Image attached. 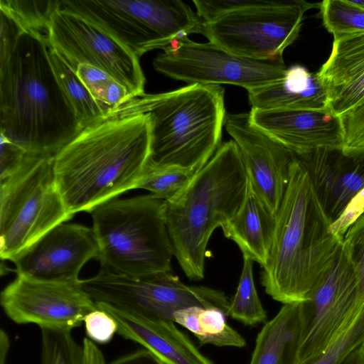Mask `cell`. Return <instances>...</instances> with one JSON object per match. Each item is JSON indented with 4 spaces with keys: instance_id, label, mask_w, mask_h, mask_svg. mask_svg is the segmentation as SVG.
I'll list each match as a JSON object with an SVG mask.
<instances>
[{
    "instance_id": "1f68e13d",
    "label": "cell",
    "mask_w": 364,
    "mask_h": 364,
    "mask_svg": "<svg viewBox=\"0 0 364 364\" xmlns=\"http://www.w3.org/2000/svg\"><path fill=\"white\" fill-rule=\"evenodd\" d=\"M364 343V303L358 313L335 340L309 364H341Z\"/></svg>"
},
{
    "instance_id": "8fae6325",
    "label": "cell",
    "mask_w": 364,
    "mask_h": 364,
    "mask_svg": "<svg viewBox=\"0 0 364 364\" xmlns=\"http://www.w3.org/2000/svg\"><path fill=\"white\" fill-rule=\"evenodd\" d=\"M153 61L154 69L188 85L230 84L247 91L282 79L283 58L257 60L241 57L212 43L183 36L164 48Z\"/></svg>"
},
{
    "instance_id": "f1b7e54d",
    "label": "cell",
    "mask_w": 364,
    "mask_h": 364,
    "mask_svg": "<svg viewBox=\"0 0 364 364\" xmlns=\"http://www.w3.org/2000/svg\"><path fill=\"white\" fill-rule=\"evenodd\" d=\"M198 172L176 168L145 166L136 188L149 191L163 200H168L181 191Z\"/></svg>"
},
{
    "instance_id": "8992f818",
    "label": "cell",
    "mask_w": 364,
    "mask_h": 364,
    "mask_svg": "<svg viewBox=\"0 0 364 364\" xmlns=\"http://www.w3.org/2000/svg\"><path fill=\"white\" fill-rule=\"evenodd\" d=\"M90 214L101 269L131 277L171 271L165 200L151 194L115 198Z\"/></svg>"
},
{
    "instance_id": "cb8c5ba5",
    "label": "cell",
    "mask_w": 364,
    "mask_h": 364,
    "mask_svg": "<svg viewBox=\"0 0 364 364\" xmlns=\"http://www.w3.org/2000/svg\"><path fill=\"white\" fill-rule=\"evenodd\" d=\"M227 316L217 308L192 306L176 311L173 321L192 332L200 346L244 347L245 339L227 324Z\"/></svg>"
},
{
    "instance_id": "7402d4cb",
    "label": "cell",
    "mask_w": 364,
    "mask_h": 364,
    "mask_svg": "<svg viewBox=\"0 0 364 364\" xmlns=\"http://www.w3.org/2000/svg\"><path fill=\"white\" fill-rule=\"evenodd\" d=\"M276 225L274 215L253 191L249 181L245 200L236 215L221 228L242 255L264 267L269 258Z\"/></svg>"
},
{
    "instance_id": "3957f363",
    "label": "cell",
    "mask_w": 364,
    "mask_h": 364,
    "mask_svg": "<svg viewBox=\"0 0 364 364\" xmlns=\"http://www.w3.org/2000/svg\"><path fill=\"white\" fill-rule=\"evenodd\" d=\"M331 225L294 154L276 213L272 248L260 273L261 284L273 299L284 304L304 301L328 270L343 240L332 233Z\"/></svg>"
},
{
    "instance_id": "9c48e42d",
    "label": "cell",
    "mask_w": 364,
    "mask_h": 364,
    "mask_svg": "<svg viewBox=\"0 0 364 364\" xmlns=\"http://www.w3.org/2000/svg\"><path fill=\"white\" fill-rule=\"evenodd\" d=\"M318 7L302 0H250L243 8L203 21L200 34L241 57L282 58L297 38L305 12Z\"/></svg>"
},
{
    "instance_id": "5b68a950",
    "label": "cell",
    "mask_w": 364,
    "mask_h": 364,
    "mask_svg": "<svg viewBox=\"0 0 364 364\" xmlns=\"http://www.w3.org/2000/svg\"><path fill=\"white\" fill-rule=\"evenodd\" d=\"M225 90L218 85H188L133 98L109 117L147 114L149 156L146 165L198 172L221 146Z\"/></svg>"
},
{
    "instance_id": "d590c367",
    "label": "cell",
    "mask_w": 364,
    "mask_h": 364,
    "mask_svg": "<svg viewBox=\"0 0 364 364\" xmlns=\"http://www.w3.org/2000/svg\"><path fill=\"white\" fill-rule=\"evenodd\" d=\"M28 154L23 148L1 135L0 181L14 173Z\"/></svg>"
},
{
    "instance_id": "836d02e7",
    "label": "cell",
    "mask_w": 364,
    "mask_h": 364,
    "mask_svg": "<svg viewBox=\"0 0 364 364\" xmlns=\"http://www.w3.org/2000/svg\"><path fill=\"white\" fill-rule=\"evenodd\" d=\"M339 118L343 130V152H364V100Z\"/></svg>"
},
{
    "instance_id": "4316f807",
    "label": "cell",
    "mask_w": 364,
    "mask_h": 364,
    "mask_svg": "<svg viewBox=\"0 0 364 364\" xmlns=\"http://www.w3.org/2000/svg\"><path fill=\"white\" fill-rule=\"evenodd\" d=\"M253 260L243 256V267L236 292L231 300L228 316L246 326H255L267 319L257 294L252 274Z\"/></svg>"
},
{
    "instance_id": "52a82bcc",
    "label": "cell",
    "mask_w": 364,
    "mask_h": 364,
    "mask_svg": "<svg viewBox=\"0 0 364 364\" xmlns=\"http://www.w3.org/2000/svg\"><path fill=\"white\" fill-rule=\"evenodd\" d=\"M53 157L28 154L0 181V256L11 260L55 226L69 220L58 190Z\"/></svg>"
},
{
    "instance_id": "d6a6232c",
    "label": "cell",
    "mask_w": 364,
    "mask_h": 364,
    "mask_svg": "<svg viewBox=\"0 0 364 364\" xmlns=\"http://www.w3.org/2000/svg\"><path fill=\"white\" fill-rule=\"evenodd\" d=\"M343 249L355 274L358 298L364 303V214L347 230L343 237Z\"/></svg>"
},
{
    "instance_id": "f546056e",
    "label": "cell",
    "mask_w": 364,
    "mask_h": 364,
    "mask_svg": "<svg viewBox=\"0 0 364 364\" xmlns=\"http://www.w3.org/2000/svg\"><path fill=\"white\" fill-rule=\"evenodd\" d=\"M41 364H85L84 349L70 331L41 328Z\"/></svg>"
},
{
    "instance_id": "e0dca14e",
    "label": "cell",
    "mask_w": 364,
    "mask_h": 364,
    "mask_svg": "<svg viewBox=\"0 0 364 364\" xmlns=\"http://www.w3.org/2000/svg\"><path fill=\"white\" fill-rule=\"evenodd\" d=\"M296 155L327 218L335 222L364 187V152L320 149Z\"/></svg>"
},
{
    "instance_id": "2e32d148",
    "label": "cell",
    "mask_w": 364,
    "mask_h": 364,
    "mask_svg": "<svg viewBox=\"0 0 364 364\" xmlns=\"http://www.w3.org/2000/svg\"><path fill=\"white\" fill-rule=\"evenodd\" d=\"M225 127L240 151L251 188L276 215L294 153L253 124L250 112L227 114Z\"/></svg>"
},
{
    "instance_id": "83f0119b",
    "label": "cell",
    "mask_w": 364,
    "mask_h": 364,
    "mask_svg": "<svg viewBox=\"0 0 364 364\" xmlns=\"http://www.w3.org/2000/svg\"><path fill=\"white\" fill-rule=\"evenodd\" d=\"M60 4L61 1L0 0V11L14 18L23 30L47 36L51 18Z\"/></svg>"
},
{
    "instance_id": "ac0fdd59",
    "label": "cell",
    "mask_w": 364,
    "mask_h": 364,
    "mask_svg": "<svg viewBox=\"0 0 364 364\" xmlns=\"http://www.w3.org/2000/svg\"><path fill=\"white\" fill-rule=\"evenodd\" d=\"M253 124L297 155L343 149L340 118L308 110L251 109Z\"/></svg>"
},
{
    "instance_id": "6da1fadb",
    "label": "cell",
    "mask_w": 364,
    "mask_h": 364,
    "mask_svg": "<svg viewBox=\"0 0 364 364\" xmlns=\"http://www.w3.org/2000/svg\"><path fill=\"white\" fill-rule=\"evenodd\" d=\"M147 114L116 115L82 129L53 157L67 210L91 213L137 183L149 156Z\"/></svg>"
},
{
    "instance_id": "8d00e7d4",
    "label": "cell",
    "mask_w": 364,
    "mask_h": 364,
    "mask_svg": "<svg viewBox=\"0 0 364 364\" xmlns=\"http://www.w3.org/2000/svg\"><path fill=\"white\" fill-rule=\"evenodd\" d=\"M364 214V187L353 198L341 216L331 225V231L343 239L348 229Z\"/></svg>"
},
{
    "instance_id": "7c38bea8",
    "label": "cell",
    "mask_w": 364,
    "mask_h": 364,
    "mask_svg": "<svg viewBox=\"0 0 364 364\" xmlns=\"http://www.w3.org/2000/svg\"><path fill=\"white\" fill-rule=\"evenodd\" d=\"M47 40L74 70L80 64L94 66L116 78L134 97L145 94L139 58L92 21L60 7L51 18Z\"/></svg>"
},
{
    "instance_id": "60d3db41",
    "label": "cell",
    "mask_w": 364,
    "mask_h": 364,
    "mask_svg": "<svg viewBox=\"0 0 364 364\" xmlns=\"http://www.w3.org/2000/svg\"><path fill=\"white\" fill-rule=\"evenodd\" d=\"M341 364H364V343L355 348Z\"/></svg>"
},
{
    "instance_id": "7bdbcfd3",
    "label": "cell",
    "mask_w": 364,
    "mask_h": 364,
    "mask_svg": "<svg viewBox=\"0 0 364 364\" xmlns=\"http://www.w3.org/2000/svg\"><path fill=\"white\" fill-rule=\"evenodd\" d=\"M350 1L353 5L356 6L362 9H364V0H363V1L350 0Z\"/></svg>"
},
{
    "instance_id": "ab89813d",
    "label": "cell",
    "mask_w": 364,
    "mask_h": 364,
    "mask_svg": "<svg viewBox=\"0 0 364 364\" xmlns=\"http://www.w3.org/2000/svg\"><path fill=\"white\" fill-rule=\"evenodd\" d=\"M82 345L84 349L85 364H106L103 353L95 343L88 338H85Z\"/></svg>"
},
{
    "instance_id": "d6986e66",
    "label": "cell",
    "mask_w": 364,
    "mask_h": 364,
    "mask_svg": "<svg viewBox=\"0 0 364 364\" xmlns=\"http://www.w3.org/2000/svg\"><path fill=\"white\" fill-rule=\"evenodd\" d=\"M329 113L340 117L364 100V31L333 36L331 53L316 73Z\"/></svg>"
},
{
    "instance_id": "ffe728a7",
    "label": "cell",
    "mask_w": 364,
    "mask_h": 364,
    "mask_svg": "<svg viewBox=\"0 0 364 364\" xmlns=\"http://www.w3.org/2000/svg\"><path fill=\"white\" fill-rule=\"evenodd\" d=\"M96 305L114 318L118 334L141 345L164 364H213L173 321L147 318L104 303Z\"/></svg>"
},
{
    "instance_id": "603a6c76",
    "label": "cell",
    "mask_w": 364,
    "mask_h": 364,
    "mask_svg": "<svg viewBox=\"0 0 364 364\" xmlns=\"http://www.w3.org/2000/svg\"><path fill=\"white\" fill-rule=\"evenodd\" d=\"M299 302L284 304L258 333L249 364H299Z\"/></svg>"
},
{
    "instance_id": "74e56055",
    "label": "cell",
    "mask_w": 364,
    "mask_h": 364,
    "mask_svg": "<svg viewBox=\"0 0 364 364\" xmlns=\"http://www.w3.org/2000/svg\"><path fill=\"white\" fill-rule=\"evenodd\" d=\"M0 62H2L10 55L25 30L5 12L0 11Z\"/></svg>"
},
{
    "instance_id": "f35d334b",
    "label": "cell",
    "mask_w": 364,
    "mask_h": 364,
    "mask_svg": "<svg viewBox=\"0 0 364 364\" xmlns=\"http://www.w3.org/2000/svg\"><path fill=\"white\" fill-rule=\"evenodd\" d=\"M109 364H164L155 355L146 348L122 356Z\"/></svg>"
},
{
    "instance_id": "7a4b0ae2",
    "label": "cell",
    "mask_w": 364,
    "mask_h": 364,
    "mask_svg": "<svg viewBox=\"0 0 364 364\" xmlns=\"http://www.w3.org/2000/svg\"><path fill=\"white\" fill-rule=\"evenodd\" d=\"M47 36L24 31L0 62L1 135L54 156L82 129L52 68Z\"/></svg>"
},
{
    "instance_id": "ba28073f",
    "label": "cell",
    "mask_w": 364,
    "mask_h": 364,
    "mask_svg": "<svg viewBox=\"0 0 364 364\" xmlns=\"http://www.w3.org/2000/svg\"><path fill=\"white\" fill-rule=\"evenodd\" d=\"M60 7L92 21L139 58L191 33L203 21L182 1L63 0Z\"/></svg>"
},
{
    "instance_id": "30bf717a",
    "label": "cell",
    "mask_w": 364,
    "mask_h": 364,
    "mask_svg": "<svg viewBox=\"0 0 364 364\" xmlns=\"http://www.w3.org/2000/svg\"><path fill=\"white\" fill-rule=\"evenodd\" d=\"M81 287L95 303L147 318L173 321L176 311L192 306L217 308L228 316L230 300L223 291L186 285L171 271L131 277L100 269Z\"/></svg>"
},
{
    "instance_id": "4fadbf2b",
    "label": "cell",
    "mask_w": 364,
    "mask_h": 364,
    "mask_svg": "<svg viewBox=\"0 0 364 364\" xmlns=\"http://www.w3.org/2000/svg\"><path fill=\"white\" fill-rule=\"evenodd\" d=\"M355 274L342 247L306 299L299 302V364H309L354 318L363 306Z\"/></svg>"
},
{
    "instance_id": "4dcf8cb0",
    "label": "cell",
    "mask_w": 364,
    "mask_h": 364,
    "mask_svg": "<svg viewBox=\"0 0 364 364\" xmlns=\"http://www.w3.org/2000/svg\"><path fill=\"white\" fill-rule=\"evenodd\" d=\"M319 8L323 25L333 36L364 31V9L350 0H325Z\"/></svg>"
},
{
    "instance_id": "277c9868",
    "label": "cell",
    "mask_w": 364,
    "mask_h": 364,
    "mask_svg": "<svg viewBox=\"0 0 364 364\" xmlns=\"http://www.w3.org/2000/svg\"><path fill=\"white\" fill-rule=\"evenodd\" d=\"M248 188L243 159L232 139L221 144L181 191L165 201L173 254L188 279L204 277L209 239L239 211Z\"/></svg>"
},
{
    "instance_id": "d4e9b609",
    "label": "cell",
    "mask_w": 364,
    "mask_h": 364,
    "mask_svg": "<svg viewBox=\"0 0 364 364\" xmlns=\"http://www.w3.org/2000/svg\"><path fill=\"white\" fill-rule=\"evenodd\" d=\"M48 54L55 77L80 127L83 129L106 119L103 110L70 65L50 45Z\"/></svg>"
},
{
    "instance_id": "e575fe53",
    "label": "cell",
    "mask_w": 364,
    "mask_h": 364,
    "mask_svg": "<svg viewBox=\"0 0 364 364\" xmlns=\"http://www.w3.org/2000/svg\"><path fill=\"white\" fill-rule=\"evenodd\" d=\"M83 323L87 336L94 343H107L117 333V321L98 307L85 317Z\"/></svg>"
},
{
    "instance_id": "5bb4252c",
    "label": "cell",
    "mask_w": 364,
    "mask_h": 364,
    "mask_svg": "<svg viewBox=\"0 0 364 364\" xmlns=\"http://www.w3.org/2000/svg\"><path fill=\"white\" fill-rule=\"evenodd\" d=\"M0 301L5 314L16 323L70 331L97 308L80 283L43 282L18 275L2 290Z\"/></svg>"
},
{
    "instance_id": "44dd1931",
    "label": "cell",
    "mask_w": 364,
    "mask_h": 364,
    "mask_svg": "<svg viewBox=\"0 0 364 364\" xmlns=\"http://www.w3.org/2000/svg\"><path fill=\"white\" fill-rule=\"evenodd\" d=\"M247 95L251 109L329 113L326 95L317 74L300 65L287 68L282 79L248 90Z\"/></svg>"
},
{
    "instance_id": "9a60e30c",
    "label": "cell",
    "mask_w": 364,
    "mask_h": 364,
    "mask_svg": "<svg viewBox=\"0 0 364 364\" xmlns=\"http://www.w3.org/2000/svg\"><path fill=\"white\" fill-rule=\"evenodd\" d=\"M98 242L93 228L60 223L44 234L11 261L17 275L31 279L79 284L82 267L98 259Z\"/></svg>"
},
{
    "instance_id": "b9f144b4",
    "label": "cell",
    "mask_w": 364,
    "mask_h": 364,
    "mask_svg": "<svg viewBox=\"0 0 364 364\" xmlns=\"http://www.w3.org/2000/svg\"><path fill=\"white\" fill-rule=\"evenodd\" d=\"M0 346V361L1 364H4L9 348V340L8 335L3 330H1Z\"/></svg>"
},
{
    "instance_id": "484cf974",
    "label": "cell",
    "mask_w": 364,
    "mask_h": 364,
    "mask_svg": "<svg viewBox=\"0 0 364 364\" xmlns=\"http://www.w3.org/2000/svg\"><path fill=\"white\" fill-rule=\"evenodd\" d=\"M75 70L103 110L106 118L134 98L123 84L100 68L80 64Z\"/></svg>"
}]
</instances>
